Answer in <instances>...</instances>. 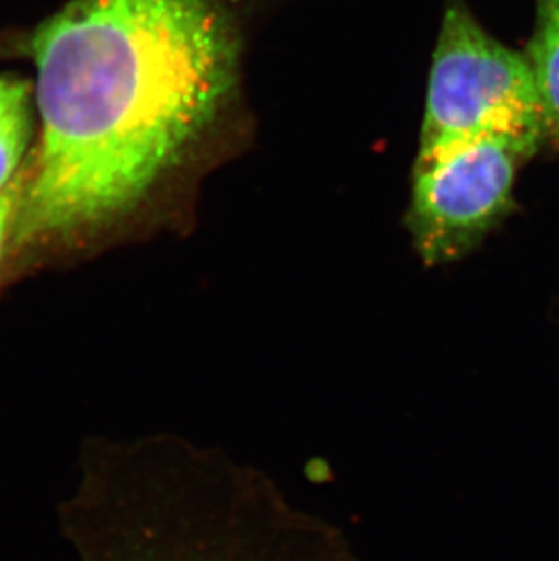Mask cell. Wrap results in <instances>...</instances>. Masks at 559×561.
Masks as SVG:
<instances>
[{
  "label": "cell",
  "mask_w": 559,
  "mask_h": 561,
  "mask_svg": "<svg viewBox=\"0 0 559 561\" xmlns=\"http://www.w3.org/2000/svg\"><path fill=\"white\" fill-rule=\"evenodd\" d=\"M243 0H69L33 33L41 140L11 244L195 229L253 140Z\"/></svg>",
  "instance_id": "cell-1"
},
{
  "label": "cell",
  "mask_w": 559,
  "mask_h": 561,
  "mask_svg": "<svg viewBox=\"0 0 559 561\" xmlns=\"http://www.w3.org/2000/svg\"><path fill=\"white\" fill-rule=\"evenodd\" d=\"M96 561H360L347 533L264 469L179 433L115 460Z\"/></svg>",
  "instance_id": "cell-2"
},
{
  "label": "cell",
  "mask_w": 559,
  "mask_h": 561,
  "mask_svg": "<svg viewBox=\"0 0 559 561\" xmlns=\"http://www.w3.org/2000/svg\"><path fill=\"white\" fill-rule=\"evenodd\" d=\"M545 140L544 118H522L412 164L403 222L423 265L453 264L483 242L511 209L517 171Z\"/></svg>",
  "instance_id": "cell-3"
},
{
  "label": "cell",
  "mask_w": 559,
  "mask_h": 561,
  "mask_svg": "<svg viewBox=\"0 0 559 561\" xmlns=\"http://www.w3.org/2000/svg\"><path fill=\"white\" fill-rule=\"evenodd\" d=\"M528 117L541 110L525 55L492 37L461 0H447L414 164Z\"/></svg>",
  "instance_id": "cell-4"
},
{
  "label": "cell",
  "mask_w": 559,
  "mask_h": 561,
  "mask_svg": "<svg viewBox=\"0 0 559 561\" xmlns=\"http://www.w3.org/2000/svg\"><path fill=\"white\" fill-rule=\"evenodd\" d=\"M534 32L525 59L533 73L547 140L559 144V0H534Z\"/></svg>",
  "instance_id": "cell-5"
},
{
  "label": "cell",
  "mask_w": 559,
  "mask_h": 561,
  "mask_svg": "<svg viewBox=\"0 0 559 561\" xmlns=\"http://www.w3.org/2000/svg\"><path fill=\"white\" fill-rule=\"evenodd\" d=\"M32 138V93L24 80L0 77V193L21 175Z\"/></svg>",
  "instance_id": "cell-6"
},
{
  "label": "cell",
  "mask_w": 559,
  "mask_h": 561,
  "mask_svg": "<svg viewBox=\"0 0 559 561\" xmlns=\"http://www.w3.org/2000/svg\"><path fill=\"white\" fill-rule=\"evenodd\" d=\"M24 179H26V170L21 171V175L0 193V260L4 259L5 248L11 244Z\"/></svg>",
  "instance_id": "cell-7"
}]
</instances>
